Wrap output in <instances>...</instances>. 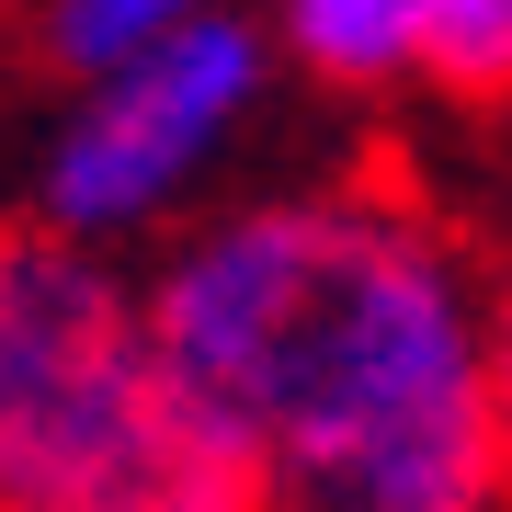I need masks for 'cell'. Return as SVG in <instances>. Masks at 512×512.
Returning <instances> with one entry per match:
<instances>
[{"label":"cell","instance_id":"obj_1","mask_svg":"<svg viewBox=\"0 0 512 512\" xmlns=\"http://www.w3.org/2000/svg\"><path fill=\"white\" fill-rule=\"evenodd\" d=\"M171 365L296 512H490L478 285L410 194L330 183L228 205L148 285Z\"/></svg>","mask_w":512,"mask_h":512},{"label":"cell","instance_id":"obj_2","mask_svg":"<svg viewBox=\"0 0 512 512\" xmlns=\"http://www.w3.org/2000/svg\"><path fill=\"white\" fill-rule=\"evenodd\" d=\"M0 512H274L103 239L0 228Z\"/></svg>","mask_w":512,"mask_h":512},{"label":"cell","instance_id":"obj_3","mask_svg":"<svg viewBox=\"0 0 512 512\" xmlns=\"http://www.w3.org/2000/svg\"><path fill=\"white\" fill-rule=\"evenodd\" d=\"M262 103V23L239 12H183L171 35L126 46L114 69H92V92L69 103V126L46 148V228L69 239H126L148 217L194 194V171L251 126Z\"/></svg>","mask_w":512,"mask_h":512},{"label":"cell","instance_id":"obj_4","mask_svg":"<svg viewBox=\"0 0 512 512\" xmlns=\"http://www.w3.org/2000/svg\"><path fill=\"white\" fill-rule=\"evenodd\" d=\"M274 35L296 69H319L330 92H387L410 69V0H285Z\"/></svg>","mask_w":512,"mask_h":512},{"label":"cell","instance_id":"obj_5","mask_svg":"<svg viewBox=\"0 0 512 512\" xmlns=\"http://www.w3.org/2000/svg\"><path fill=\"white\" fill-rule=\"evenodd\" d=\"M410 69L456 103H512V0H410Z\"/></svg>","mask_w":512,"mask_h":512},{"label":"cell","instance_id":"obj_6","mask_svg":"<svg viewBox=\"0 0 512 512\" xmlns=\"http://www.w3.org/2000/svg\"><path fill=\"white\" fill-rule=\"evenodd\" d=\"M183 12H205V0H57V23H46V46L69 57L80 80L92 69H114L126 46H148V35H171Z\"/></svg>","mask_w":512,"mask_h":512},{"label":"cell","instance_id":"obj_7","mask_svg":"<svg viewBox=\"0 0 512 512\" xmlns=\"http://www.w3.org/2000/svg\"><path fill=\"white\" fill-rule=\"evenodd\" d=\"M478 376H490V456L512 490V274H501V308H478Z\"/></svg>","mask_w":512,"mask_h":512}]
</instances>
